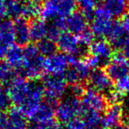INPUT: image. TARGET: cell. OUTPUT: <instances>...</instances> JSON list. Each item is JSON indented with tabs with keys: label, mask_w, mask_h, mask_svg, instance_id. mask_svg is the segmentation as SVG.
<instances>
[{
	"label": "cell",
	"mask_w": 129,
	"mask_h": 129,
	"mask_svg": "<svg viewBox=\"0 0 129 129\" xmlns=\"http://www.w3.org/2000/svg\"><path fill=\"white\" fill-rule=\"evenodd\" d=\"M24 58L22 63V76L29 80H37L43 70L44 57L39 52L36 45L28 44L23 48Z\"/></svg>",
	"instance_id": "1"
},
{
	"label": "cell",
	"mask_w": 129,
	"mask_h": 129,
	"mask_svg": "<svg viewBox=\"0 0 129 129\" xmlns=\"http://www.w3.org/2000/svg\"><path fill=\"white\" fill-rule=\"evenodd\" d=\"M45 103L52 108L57 105L66 92L67 82L63 76L47 75L42 79Z\"/></svg>",
	"instance_id": "2"
},
{
	"label": "cell",
	"mask_w": 129,
	"mask_h": 129,
	"mask_svg": "<svg viewBox=\"0 0 129 129\" xmlns=\"http://www.w3.org/2000/svg\"><path fill=\"white\" fill-rule=\"evenodd\" d=\"M76 0H43L41 16L43 20L66 18L75 12Z\"/></svg>",
	"instance_id": "3"
},
{
	"label": "cell",
	"mask_w": 129,
	"mask_h": 129,
	"mask_svg": "<svg viewBox=\"0 0 129 129\" xmlns=\"http://www.w3.org/2000/svg\"><path fill=\"white\" fill-rule=\"evenodd\" d=\"M83 107L79 99L69 94L59 101L54 110V116L60 123L66 124L83 114Z\"/></svg>",
	"instance_id": "4"
},
{
	"label": "cell",
	"mask_w": 129,
	"mask_h": 129,
	"mask_svg": "<svg viewBox=\"0 0 129 129\" xmlns=\"http://www.w3.org/2000/svg\"><path fill=\"white\" fill-rule=\"evenodd\" d=\"M7 89L12 102L19 108L28 100L32 94V82L18 76L12 80Z\"/></svg>",
	"instance_id": "5"
},
{
	"label": "cell",
	"mask_w": 129,
	"mask_h": 129,
	"mask_svg": "<svg viewBox=\"0 0 129 129\" xmlns=\"http://www.w3.org/2000/svg\"><path fill=\"white\" fill-rule=\"evenodd\" d=\"M105 71L112 81L118 80L126 77L129 73V61L122 53L113 54L112 57L105 66Z\"/></svg>",
	"instance_id": "6"
},
{
	"label": "cell",
	"mask_w": 129,
	"mask_h": 129,
	"mask_svg": "<svg viewBox=\"0 0 129 129\" xmlns=\"http://www.w3.org/2000/svg\"><path fill=\"white\" fill-rule=\"evenodd\" d=\"M56 48L61 53L76 58L84 52V48L81 46L77 36L68 32H63L60 35L56 41Z\"/></svg>",
	"instance_id": "7"
},
{
	"label": "cell",
	"mask_w": 129,
	"mask_h": 129,
	"mask_svg": "<svg viewBox=\"0 0 129 129\" xmlns=\"http://www.w3.org/2000/svg\"><path fill=\"white\" fill-rule=\"evenodd\" d=\"M70 65L69 55L61 52H55L44 59L43 70L48 73V75L62 76V74L68 70Z\"/></svg>",
	"instance_id": "8"
},
{
	"label": "cell",
	"mask_w": 129,
	"mask_h": 129,
	"mask_svg": "<svg viewBox=\"0 0 129 129\" xmlns=\"http://www.w3.org/2000/svg\"><path fill=\"white\" fill-rule=\"evenodd\" d=\"M112 23L113 21L112 20V17L102 6H100L95 11L90 25V31L96 37H105L108 34Z\"/></svg>",
	"instance_id": "9"
},
{
	"label": "cell",
	"mask_w": 129,
	"mask_h": 129,
	"mask_svg": "<svg viewBox=\"0 0 129 129\" xmlns=\"http://www.w3.org/2000/svg\"><path fill=\"white\" fill-rule=\"evenodd\" d=\"M90 68L85 60H77L65 72V81L70 85L81 83L87 80L90 75Z\"/></svg>",
	"instance_id": "10"
},
{
	"label": "cell",
	"mask_w": 129,
	"mask_h": 129,
	"mask_svg": "<svg viewBox=\"0 0 129 129\" xmlns=\"http://www.w3.org/2000/svg\"><path fill=\"white\" fill-rule=\"evenodd\" d=\"M81 103L83 108L98 112H105L107 107L109 106L105 96L92 89L91 87L86 88L84 94L82 97Z\"/></svg>",
	"instance_id": "11"
},
{
	"label": "cell",
	"mask_w": 129,
	"mask_h": 129,
	"mask_svg": "<svg viewBox=\"0 0 129 129\" xmlns=\"http://www.w3.org/2000/svg\"><path fill=\"white\" fill-rule=\"evenodd\" d=\"M89 52L90 55L98 58L102 64H105V66L113 55L112 46L108 41L103 39L94 41L89 46Z\"/></svg>",
	"instance_id": "12"
},
{
	"label": "cell",
	"mask_w": 129,
	"mask_h": 129,
	"mask_svg": "<svg viewBox=\"0 0 129 129\" xmlns=\"http://www.w3.org/2000/svg\"><path fill=\"white\" fill-rule=\"evenodd\" d=\"M89 81L90 87L100 93L105 92L106 94L112 90V81L103 69L99 68L92 70L89 77Z\"/></svg>",
	"instance_id": "13"
},
{
	"label": "cell",
	"mask_w": 129,
	"mask_h": 129,
	"mask_svg": "<svg viewBox=\"0 0 129 129\" xmlns=\"http://www.w3.org/2000/svg\"><path fill=\"white\" fill-rule=\"evenodd\" d=\"M64 26L65 30L68 31V33L78 35L88 29V19L81 12H74L64 18Z\"/></svg>",
	"instance_id": "14"
},
{
	"label": "cell",
	"mask_w": 129,
	"mask_h": 129,
	"mask_svg": "<svg viewBox=\"0 0 129 129\" xmlns=\"http://www.w3.org/2000/svg\"><path fill=\"white\" fill-rule=\"evenodd\" d=\"M13 32H14V41L17 45L22 47L29 44L31 41L29 22L24 18L16 19L13 22Z\"/></svg>",
	"instance_id": "15"
},
{
	"label": "cell",
	"mask_w": 129,
	"mask_h": 129,
	"mask_svg": "<svg viewBox=\"0 0 129 129\" xmlns=\"http://www.w3.org/2000/svg\"><path fill=\"white\" fill-rule=\"evenodd\" d=\"M123 107L121 105H111L105 110L103 124L106 129H114L122 121Z\"/></svg>",
	"instance_id": "16"
},
{
	"label": "cell",
	"mask_w": 129,
	"mask_h": 129,
	"mask_svg": "<svg viewBox=\"0 0 129 129\" xmlns=\"http://www.w3.org/2000/svg\"><path fill=\"white\" fill-rule=\"evenodd\" d=\"M102 7L111 17H123L129 8L128 0H103Z\"/></svg>",
	"instance_id": "17"
},
{
	"label": "cell",
	"mask_w": 129,
	"mask_h": 129,
	"mask_svg": "<svg viewBox=\"0 0 129 129\" xmlns=\"http://www.w3.org/2000/svg\"><path fill=\"white\" fill-rule=\"evenodd\" d=\"M8 120L5 129H26V118L19 107H11L8 112Z\"/></svg>",
	"instance_id": "18"
},
{
	"label": "cell",
	"mask_w": 129,
	"mask_h": 129,
	"mask_svg": "<svg viewBox=\"0 0 129 129\" xmlns=\"http://www.w3.org/2000/svg\"><path fill=\"white\" fill-rule=\"evenodd\" d=\"M48 25L45 20L34 19L29 23L31 41L39 42L40 41L47 38L48 35Z\"/></svg>",
	"instance_id": "19"
},
{
	"label": "cell",
	"mask_w": 129,
	"mask_h": 129,
	"mask_svg": "<svg viewBox=\"0 0 129 129\" xmlns=\"http://www.w3.org/2000/svg\"><path fill=\"white\" fill-rule=\"evenodd\" d=\"M23 58H24V51L23 48L19 45L10 46L6 54V62L12 67L13 70H20L22 68Z\"/></svg>",
	"instance_id": "20"
},
{
	"label": "cell",
	"mask_w": 129,
	"mask_h": 129,
	"mask_svg": "<svg viewBox=\"0 0 129 129\" xmlns=\"http://www.w3.org/2000/svg\"><path fill=\"white\" fill-rule=\"evenodd\" d=\"M126 34L124 28L119 22H113L108 32L106 37H108L111 45L117 48H120L126 38Z\"/></svg>",
	"instance_id": "21"
},
{
	"label": "cell",
	"mask_w": 129,
	"mask_h": 129,
	"mask_svg": "<svg viewBox=\"0 0 129 129\" xmlns=\"http://www.w3.org/2000/svg\"><path fill=\"white\" fill-rule=\"evenodd\" d=\"M54 108L47 105L46 103L41 104L34 115L31 117V121L38 123H49L54 121Z\"/></svg>",
	"instance_id": "22"
},
{
	"label": "cell",
	"mask_w": 129,
	"mask_h": 129,
	"mask_svg": "<svg viewBox=\"0 0 129 129\" xmlns=\"http://www.w3.org/2000/svg\"><path fill=\"white\" fill-rule=\"evenodd\" d=\"M82 115L87 129H106L103 124V118L99 112L83 108Z\"/></svg>",
	"instance_id": "23"
},
{
	"label": "cell",
	"mask_w": 129,
	"mask_h": 129,
	"mask_svg": "<svg viewBox=\"0 0 129 129\" xmlns=\"http://www.w3.org/2000/svg\"><path fill=\"white\" fill-rule=\"evenodd\" d=\"M13 42V22H12L9 19L0 20V43L12 46Z\"/></svg>",
	"instance_id": "24"
},
{
	"label": "cell",
	"mask_w": 129,
	"mask_h": 129,
	"mask_svg": "<svg viewBox=\"0 0 129 129\" xmlns=\"http://www.w3.org/2000/svg\"><path fill=\"white\" fill-rule=\"evenodd\" d=\"M41 6L38 2L33 0H24L23 2V11L22 18L24 19H37L39 15H41Z\"/></svg>",
	"instance_id": "25"
},
{
	"label": "cell",
	"mask_w": 129,
	"mask_h": 129,
	"mask_svg": "<svg viewBox=\"0 0 129 129\" xmlns=\"http://www.w3.org/2000/svg\"><path fill=\"white\" fill-rule=\"evenodd\" d=\"M64 30V18H57V19H54L51 24L48 26L47 38L50 39L53 41H56Z\"/></svg>",
	"instance_id": "26"
},
{
	"label": "cell",
	"mask_w": 129,
	"mask_h": 129,
	"mask_svg": "<svg viewBox=\"0 0 129 129\" xmlns=\"http://www.w3.org/2000/svg\"><path fill=\"white\" fill-rule=\"evenodd\" d=\"M23 2L24 0H5L7 15L15 19L22 18Z\"/></svg>",
	"instance_id": "27"
},
{
	"label": "cell",
	"mask_w": 129,
	"mask_h": 129,
	"mask_svg": "<svg viewBox=\"0 0 129 129\" xmlns=\"http://www.w3.org/2000/svg\"><path fill=\"white\" fill-rule=\"evenodd\" d=\"M98 0H79V7L81 13L87 19L93 18L97 9Z\"/></svg>",
	"instance_id": "28"
},
{
	"label": "cell",
	"mask_w": 129,
	"mask_h": 129,
	"mask_svg": "<svg viewBox=\"0 0 129 129\" xmlns=\"http://www.w3.org/2000/svg\"><path fill=\"white\" fill-rule=\"evenodd\" d=\"M36 47H37L39 52L41 53V54L43 56L51 55L54 53H55V50L57 48L55 42L48 38H45V39L40 41L39 42H37Z\"/></svg>",
	"instance_id": "29"
},
{
	"label": "cell",
	"mask_w": 129,
	"mask_h": 129,
	"mask_svg": "<svg viewBox=\"0 0 129 129\" xmlns=\"http://www.w3.org/2000/svg\"><path fill=\"white\" fill-rule=\"evenodd\" d=\"M15 77L13 69L5 61H0V83H10Z\"/></svg>",
	"instance_id": "30"
},
{
	"label": "cell",
	"mask_w": 129,
	"mask_h": 129,
	"mask_svg": "<svg viewBox=\"0 0 129 129\" xmlns=\"http://www.w3.org/2000/svg\"><path fill=\"white\" fill-rule=\"evenodd\" d=\"M12 99L9 94L8 89L0 87V112H5L12 107Z\"/></svg>",
	"instance_id": "31"
},
{
	"label": "cell",
	"mask_w": 129,
	"mask_h": 129,
	"mask_svg": "<svg viewBox=\"0 0 129 129\" xmlns=\"http://www.w3.org/2000/svg\"><path fill=\"white\" fill-rule=\"evenodd\" d=\"M78 41H79L80 44L82 47L85 48V47H89L92 42L94 41V35L92 34L91 31L90 29H86L85 31H83V33H81L80 34L77 35Z\"/></svg>",
	"instance_id": "32"
},
{
	"label": "cell",
	"mask_w": 129,
	"mask_h": 129,
	"mask_svg": "<svg viewBox=\"0 0 129 129\" xmlns=\"http://www.w3.org/2000/svg\"><path fill=\"white\" fill-rule=\"evenodd\" d=\"M115 90L121 92L125 96L129 95V76H126L116 82Z\"/></svg>",
	"instance_id": "33"
},
{
	"label": "cell",
	"mask_w": 129,
	"mask_h": 129,
	"mask_svg": "<svg viewBox=\"0 0 129 129\" xmlns=\"http://www.w3.org/2000/svg\"><path fill=\"white\" fill-rule=\"evenodd\" d=\"M85 90H86V87L84 86V84H83V83H76V84L70 85V94L79 99H80V98L82 99L83 95L84 94Z\"/></svg>",
	"instance_id": "34"
},
{
	"label": "cell",
	"mask_w": 129,
	"mask_h": 129,
	"mask_svg": "<svg viewBox=\"0 0 129 129\" xmlns=\"http://www.w3.org/2000/svg\"><path fill=\"white\" fill-rule=\"evenodd\" d=\"M66 129H87L85 122L83 119L75 118L65 124Z\"/></svg>",
	"instance_id": "35"
},
{
	"label": "cell",
	"mask_w": 129,
	"mask_h": 129,
	"mask_svg": "<svg viewBox=\"0 0 129 129\" xmlns=\"http://www.w3.org/2000/svg\"><path fill=\"white\" fill-rule=\"evenodd\" d=\"M54 125H55V121L49 123H38L31 121L30 124L27 125L26 129H52Z\"/></svg>",
	"instance_id": "36"
},
{
	"label": "cell",
	"mask_w": 129,
	"mask_h": 129,
	"mask_svg": "<svg viewBox=\"0 0 129 129\" xmlns=\"http://www.w3.org/2000/svg\"><path fill=\"white\" fill-rule=\"evenodd\" d=\"M120 49L122 50V54L127 60H129V36H126L124 42H123L122 46H121Z\"/></svg>",
	"instance_id": "37"
},
{
	"label": "cell",
	"mask_w": 129,
	"mask_h": 129,
	"mask_svg": "<svg viewBox=\"0 0 129 129\" xmlns=\"http://www.w3.org/2000/svg\"><path fill=\"white\" fill-rule=\"evenodd\" d=\"M121 26L124 28L125 32L129 34V12H126L123 17H121Z\"/></svg>",
	"instance_id": "38"
},
{
	"label": "cell",
	"mask_w": 129,
	"mask_h": 129,
	"mask_svg": "<svg viewBox=\"0 0 129 129\" xmlns=\"http://www.w3.org/2000/svg\"><path fill=\"white\" fill-rule=\"evenodd\" d=\"M9 48H10V46H8V45L4 44V43H0V61H3L6 57Z\"/></svg>",
	"instance_id": "39"
},
{
	"label": "cell",
	"mask_w": 129,
	"mask_h": 129,
	"mask_svg": "<svg viewBox=\"0 0 129 129\" xmlns=\"http://www.w3.org/2000/svg\"><path fill=\"white\" fill-rule=\"evenodd\" d=\"M7 120H8V117L6 114L3 112H0V129L6 128Z\"/></svg>",
	"instance_id": "40"
},
{
	"label": "cell",
	"mask_w": 129,
	"mask_h": 129,
	"mask_svg": "<svg viewBox=\"0 0 129 129\" xmlns=\"http://www.w3.org/2000/svg\"><path fill=\"white\" fill-rule=\"evenodd\" d=\"M6 14V3L5 0H0V17Z\"/></svg>",
	"instance_id": "41"
},
{
	"label": "cell",
	"mask_w": 129,
	"mask_h": 129,
	"mask_svg": "<svg viewBox=\"0 0 129 129\" xmlns=\"http://www.w3.org/2000/svg\"><path fill=\"white\" fill-rule=\"evenodd\" d=\"M114 129H129V125L125 122H121L117 127H115Z\"/></svg>",
	"instance_id": "42"
},
{
	"label": "cell",
	"mask_w": 129,
	"mask_h": 129,
	"mask_svg": "<svg viewBox=\"0 0 129 129\" xmlns=\"http://www.w3.org/2000/svg\"><path fill=\"white\" fill-rule=\"evenodd\" d=\"M52 129H66V127L63 126H61V125H60V124H55Z\"/></svg>",
	"instance_id": "43"
},
{
	"label": "cell",
	"mask_w": 129,
	"mask_h": 129,
	"mask_svg": "<svg viewBox=\"0 0 129 129\" xmlns=\"http://www.w3.org/2000/svg\"><path fill=\"white\" fill-rule=\"evenodd\" d=\"M128 1H129V0H128Z\"/></svg>",
	"instance_id": "44"
}]
</instances>
